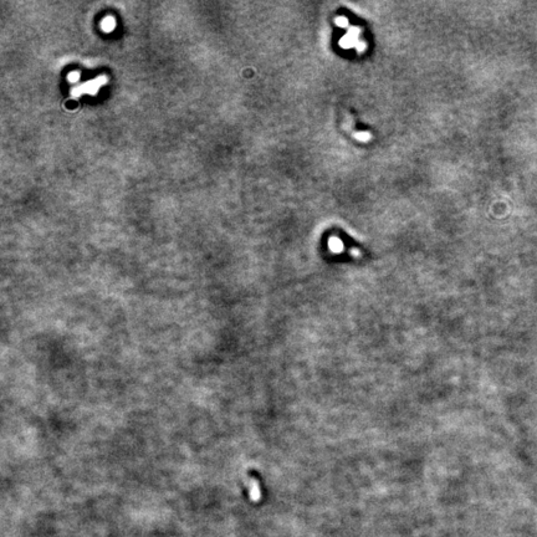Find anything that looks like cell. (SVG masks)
I'll use <instances>...</instances> for the list:
<instances>
[{
    "mask_svg": "<svg viewBox=\"0 0 537 537\" xmlns=\"http://www.w3.org/2000/svg\"><path fill=\"white\" fill-rule=\"evenodd\" d=\"M104 82V77H98V79H95L92 80V81H89L86 82V84L81 85V86L76 87V89H74L73 91V95L74 96H79V95H82V93H95L96 90L98 89V87L101 86Z\"/></svg>",
    "mask_w": 537,
    "mask_h": 537,
    "instance_id": "1",
    "label": "cell"
},
{
    "mask_svg": "<svg viewBox=\"0 0 537 537\" xmlns=\"http://www.w3.org/2000/svg\"><path fill=\"white\" fill-rule=\"evenodd\" d=\"M79 77H80L79 73H73V74H70V75H68V79H70L71 81H76V80L79 79Z\"/></svg>",
    "mask_w": 537,
    "mask_h": 537,
    "instance_id": "4",
    "label": "cell"
},
{
    "mask_svg": "<svg viewBox=\"0 0 537 537\" xmlns=\"http://www.w3.org/2000/svg\"><path fill=\"white\" fill-rule=\"evenodd\" d=\"M246 484H247V487H249L250 499L254 501V503H258V501H260V499H261V490H260V484H259V481L256 480L255 478H247L246 479Z\"/></svg>",
    "mask_w": 537,
    "mask_h": 537,
    "instance_id": "2",
    "label": "cell"
},
{
    "mask_svg": "<svg viewBox=\"0 0 537 537\" xmlns=\"http://www.w3.org/2000/svg\"><path fill=\"white\" fill-rule=\"evenodd\" d=\"M115 26V20L112 18H106L102 21V29L104 31H111Z\"/></svg>",
    "mask_w": 537,
    "mask_h": 537,
    "instance_id": "3",
    "label": "cell"
}]
</instances>
